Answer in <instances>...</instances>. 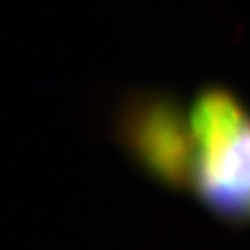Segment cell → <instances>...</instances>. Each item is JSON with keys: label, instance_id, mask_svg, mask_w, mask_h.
<instances>
[{"label": "cell", "instance_id": "6da1fadb", "mask_svg": "<svg viewBox=\"0 0 250 250\" xmlns=\"http://www.w3.org/2000/svg\"><path fill=\"white\" fill-rule=\"evenodd\" d=\"M195 153L190 187L219 216L250 223V111L209 88L188 111Z\"/></svg>", "mask_w": 250, "mask_h": 250}, {"label": "cell", "instance_id": "7a4b0ae2", "mask_svg": "<svg viewBox=\"0 0 250 250\" xmlns=\"http://www.w3.org/2000/svg\"><path fill=\"white\" fill-rule=\"evenodd\" d=\"M119 135L143 171L172 187H190L195 142L190 116L164 94H138L122 107Z\"/></svg>", "mask_w": 250, "mask_h": 250}]
</instances>
